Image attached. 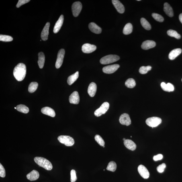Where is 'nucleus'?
<instances>
[{"instance_id": "nucleus-1", "label": "nucleus", "mask_w": 182, "mask_h": 182, "mask_svg": "<svg viewBox=\"0 0 182 182\" xmlns=\"http://www.w3.org/2000/svg\"><path fill=\"white\" fill-rule=\"evenodd\" d=\"M26 73V66L23 63H19L15 66L13 70V75L18 81L24 80Z\"/></svg>"}, {"instance_id": "nucleus-2", "label": "nucleus", "mask_w": 182, "mask_h": 182, "mask_svg": "<svg viewBox=\"0 0 182 182\" xmlns=\"http://www.w3.org/2000/svg\"><path fill=\"white\" fill-rule=\"evenodd\" d=\"M35 162L39 166L46 170H51L53 168L51 162L45 158L41 157H36L34 158Z\"/></svg>"}, {"instance_id": "nucleus-3", "label": "nucleus", "mask_w": 182, "mask_h": 182, "mask_svg": "<svg viewBox=\"0 0 182 182\" xmlns=\"http://www.w3.org/2000/svg\"><path fill=\"white\" fill-rule=\"evenodd\" d=\"M120 59V57L116 55H109L101 58L100 62L101 64H107L113 63Z\"/></svg>"}, {"instance_id": "nucleus-4", "label": "nucleus", "mask_w": 182, "mask_h": 182, "mask_svg": "<svg viewBox=\"0 0 182 182\" xmlns=\"http://www.w3.org/2000/svg\"><path fill=\"white\" fill-rule=\"evenodd\" d=\"M58 140L61 143L64 144L66 146H71L75 143L73 138L69 136H60L58 137Z\"/></svg>"}, {"instance_id": "nucleus-5", "label": "nucleus", "mask_w": 182, "mask_h": 182, "mask_svg": "<svg viewBox=\"0 0 182 182\" xmlns=\"http://www.w3.org/2000/svg\"><path fill=\"white\" fill-rule=\"evenodd\" d=\"M162 122L161 118L156 117H150L147 119L146 120V124L148 126L152 127V128L157 127L161 124Z\"/></svg>"}, {"instance_id": "nucleus-6", "label": "nucleus", "mask_w": 182, "mask_h": 182, "mask_svg": "<svg viewBox=\"0 0 182 182\" xmlns=\"http://www.w3.org/2000/svg\"><path fill=\"white\" fill-rule=\"evenodd\" d=\"M109 106V104L108 102L104 103L99 108L95 111L94 112L95 115L97 117H99L103 114H105L108 110Z\"/></svg>"}, {"instance_id": "nucleus-7", "label": "nucleus", "mask_w": 182, "mask_h": 182, "mask_svg": "<svg viewBox=\"0 0 182 182\" xmlns=\"http://www.w3.org/2000/svg\"><path fill=\"white\" fill-rule=\"evenodd\" d=\"M82 3L79 1H76L72 5V13L74 17H77L79 15L82 9Z\"/></svg>"}, {"instance_id": "nucleus-8", "label": "nucleus", "mask_w": 182, "mask_h": 182, "mask_svg": "<svg viewBox=\"0 0 182 182\" xmlns=\"http://www.w3.org/2000/svg\"><path fill=\"white\" fill-rule=\"evenodd\" d=\"M65 50L63 49H61L59 51L55 64V67L56 68H60L63 63Z\"/></svg>"}, {"instance_id": "nucleus-9", "label": "nucleus", "mask_w": 182, "mask_h": 182, "mask_svg": "<svg viewBox=\"0 0 182 182\" xmlns=\"http://www.w3.org/2000/svg\"><path fill=\"white\" fill-rule=\"evenodd\" d=\"M120 67L118 64H114L105 66L103 68L104 73L107 74H111L114 73Z\"/></svg>"}, {"instance_id": "nucleus-10", "label": "nucleus", "mask_w": 182, "mask_h": 182, "mask_svg": "<svg viewBox=\"0 0 182 182\" xmlns=\"http://www.w3.org/2000/svg\"><path fill=\"white\" fill-rule=\"evenodd\" d=\"M97 49V47L95 45L87 43L82 46V51L85 53H90L94 51Z\"/></svg>"}, {"instance_id": "nucleus-11", "label": "nucleus", "mask_w": 182, "mask_h": 182, "mask_svg": "<svg viewBox=\"0 0 182 182\" xmlns=\"http://www.w3.org/2000/svg\"><path fill=\"white\" fill-rule=\"evenodd\" d=\"M119 121L121 124L127 126H129L131 123L130 116L127 113H124L121 115L119 117Z\"/></svg>"}, {"instance_id": "nucleus-12", "label": "nucleus", "mask_w": 182, "mask_h": 182, "mask_svg": "<svg viewBox=\"0 0 182 182\" xmlns=\"http://www.w3.org/2000/svg\"><path fill=\"white\" fill-rule=\"evenodd\" d=\"M138 170L139 173L144 179H147L150 177V173L146 167L141 165L138 166Z\"/></svg>"}, {"instance_id": "nucleus-13", "label": "nucleus", "mask_w": 182, "mask_h": 182, "mask_svg": "<svg viewBox=\"0 0 182 182\" xmlns=\"http://www.w3.org/2000/svg\"><path fill=\"white\" fill-rule=\"evenodd\" d=\"M69 101L70 103L74 104H78L80 101L79 93L77 91L74 92L70 95Z\"/></svg>"}, {"instance_id": "nucleus-14", "label": "nucleus", "mask_w": 182, "mask_h": 182, "mask_svg": "<svg viewBox=\"0 0 182 182\" xmlns=\"http://www.w3.org/2000/svg\"><path fill=\"white\" fill-rule=\"evenodd\" d=\"M156 46V43L154 41L147 40L142 43L141 48L143 49L147 50L154 47Z\"/></svg>"}, {"instance_id": "nucleus-15", "label": "nucleus", "mask_w": 182, "mask_h": 182, "mask_svg": "<svg viewBox=\"0 0 182 182\" xmlns=\"http://www.w3.org/2000/svg\"><path fill=\"white\" fill-rule=\"evenodd\" d=\"M112 3L118 13L120 14L124 13L125 11L124 6L120 1L118 0H113Z\"/></svg>"}, {"instance_id": "nucleus-16", "label": "nucleus", "mask_w": 182, "mask_h": 182, "mask_svg": "<svg viewBox=\"0 0 182 182\" xmlns=\"http://www.w3.org/2000/svg\"><path fill=\"white\" fill-rule=\"evenodd\" d=\"M50 26V23L47 22L43 29L41 34V38L43 40L45 41L48 40Z\"/></svg>"}, {"instance_id": "nucleus-17", "label": "nucleus", "mask_w": 182, "mask_h": 182, "mask_svg": "<svg viewBox=\"0 0 182 182\" xmlns=\"http://www.w3.org/2000/svg\"><path fill=\"white\" fill-rule=\"evenodd\" d=\"M64 21V16L62 15L60 16L59 18L55 25L53 29V32L55 34H56L60 31L62 24H63Z\"/></svg>"}, {"instance_id": "nucleus-18", "label": "nucleus", "mask_w": 182, "mask_h": 182, "mask_svg": "<svg viewBox=\"0 0 182 182\" xmlns=\"http://www.w3.org/2000/svg\"><path fill=\"white\" fill-rule=\"evenodd\" d=\"M97 86L94 83H90L88 89V93L90 97H93L95 96L97 92Z\"/></svg>"}, {"instance_id": "nucleus-19", "label": "nucleus", "mask_w": 182, "mask_h": 182, "mask_svg": "<svg viewBox=\"0 0 182 182\" xmlns=\"http://www.w3.org/2000/svg\"><path fill=\"white\" fill-rule=\"evenodd\" d=\"M90 30L96 34H100L101 32V29L95 23H90L89 25Z\"/></svg>"}, {"instance_id": "nucleus-20", "label": "nucleus", "mask_w": 182, "mask_h": 182, "mask_svg": "<svg viewBox=\"0 0 182 182\" xmlns=\"http://www.w3.org/2000/svg\"><path fill=\"white\" fill-rule=\"evenodd\" d=\"M41 112L43 114L54 117L55 116V113L54 110L50 107H46L43 108L41 109Z\"/></svg>"}, {"instance_id": "nucleus-21", "label": "nucleus", "mask_w": 182, "mask_h": 182, "mask_svg": "<svg viewBox=\"0 0 182 182\" xmlns=\"http://www.w3.org/2000/svg\"><path fill=\"white\" fill-rule=\"evenodd\" d=\"M164 11L166 15L170 17L173 16L174 13L173 8L167 3L164 4Z\"/></svg>"}, {"instance_id": "nucleus-22", "label": "nucleus", "mask_w": 182, "mask_h": 182, "mask_svg": "<svg viewBox=\"0 0 182 182\" xmlns=\"http://www.w3.org/2000/svg\"><path fill=\"white\" fill-rule=\"evenodd\" d=\"M40 176L38 171L36 170H33L26 176L27 179L30 181H35L39 179Z\"/></svg>"}, {"instance_id": "nucleus-23", "label": "nucleus", "mask_w": 182, "mask_h": 182, "mask_svg": "<svg viewBox=\"0 0 182 182\" xmlns=\"http://www.w3.org/2000/svg\"><path fill=\"white\" fill-rule=\"evenodd\" d=\"M182 50L181 48L175 49L170 52L169 55V58L170 60H173L177 57L181 53Z\"/></svg>"}, {"instance_id": "nucleus-24", "label": "nucleus", "mask_w": 182, "mask_h": 182, "mask_svg": "<svg viewBox=\"0 0 182 182\" xmlns=\"http://www.w3.org/2000/svg\"><path fill=\"white\" fill-rule=\"evenodd\" d=\"M124 144L126 147L129 150L134 151L136 148V144L132 140L126 139L124 141Z\"/></svg>"}, {"instance_id": "nucleus-25", "label": "nucleus", "mask_w": 182, "mask_h": 182, "mask_svg": "<svg viewBox=\"0 0 182 182\" xmlns=\"http://www.w3.org/2000/svg\"><path fill=\"white\" fill-rule=\"evenodd\" d=\"M162 89L164 91L167 92L173 91L175 89L174 86L172 84L168 83L166 84L165 83H162L160 85Z\"/></svg>"}, {"instance_id": "nucleus-26", "label": "nucleus", "mask_w": 182, "mask_h": 182, "mask_svg": "<svg viewBox=\"0 0 182 182\" xmlns=\"http://www.w3.org/2000/svg\"><path fill=\"white\" fill-rule=\"evenodd\" d=\"M79 72H76L75 74L69 76L68 78L67 83L68 85H70L76 81L79 77Z\"/></svg>"}, {"instance_id": "nucleus-27", "label": "nucleus", "mask_w": 182, "mask_h": 182, "mask_svg": "<svg viewBox=\"0 0 182 182\" xmlns=\"http://www.w3.org/2000/svg\"><path fill=\"white\" fill-rule=\"evenodd\" d=\"M45 62V56L43 52H40L38 54V64L39 68H42L44 67Z\"/></svg>"}, {"instance_id": "nucleus-28", "label": "nucleus", "mask_w": 182, "mask_h": 182, "mask_svg": "<svg viewBox=\"0 0 182 182\" xmlns=\"http://www.w3.org/2000/svg\"><path fill=\"white\" fill-rule=\"evenodd\" d=\"M133 26L131 23H127L123 29V32L125 35H128L132 32Z\"/></svg>"}, {"instance_id": "nucleus-29", "label": "nucleus", "mask_w": 182, "mask_h": 182, "mask_svg": "<svg viewBox=\"0 0 182 182\" xmlns=\"http://www.w3.org/2000/svg\"><path fill=\"white\" fill-rule=\"evenodd\" d=\"M140 22L142 27L146 30H150L151 29V26L145 19L142 18L141 19Z\"/></svg>"}, {"instance_id": "nucleus-30", "label": "nucleus", "mask_w": 182, "mask_h": 182, "mask_svg": "<svg viewBox=\"0 0 182 182\" xmlns=\"http://www.w3.org/2000/svg\"><path fill=\"white\" fill-rule=\"evenodd\" d=\"M16 108V109L19 112L26 113V114L29 112V109L28 108L24 105H19L17 106Z\"/></svg>"}, {"instance_id": "nucleus-31", "label": "nucleus", "mask_w": 182, "mask_h": 182, "mask_svg": "<svg viewBox=\"0 0 182 182\" xmlns=\"http://www.w3.org/2000/svg\"><path fill=\"white\" fill-rule=\"evenodd\" d=\"M125 85L127 87L132 89L135 87L136 83L135 81L133 78H129V79L127 80L125 82Z\"/></svg>"}, {"instance_id": "nucleus-32", "label": "nucleus", "mask_w": 182, "mask_h": 182, "mask_svg": "<svg viewBox=\"0 0 182 182\" xmlns=\"http://www.w3.org/2000/svg\"><path fill=\"white\" fill-rule=\"evenodd\" d=\"M38 84L36 82H32L29 84L28 91L29 93H33L37 89Z\"/></svg>"}, {"instance_id": "nucleus-33", "label": "nucleus", "mask_w": 182, "mask_h": 182, "mask_svg": "<svg viewBox=\"0 0 182 182\" xmlns=\"http://www.w3.org/2000/svg\"><path fill=\"white\" fill-rule=\"evenodd\" d=\"M167 34L168 36L170 37H175L177 39H179L181 38V36L178 34L177 31L170 29L167 32Z\"/></svg>"}, {"instance_id": "nucleus-34", "label": "nucleus", "mask_w": 182, "mask_h": 182, "mask_svg": "<svg viewBox=\"0 0 182 182\" xmlns=\"http://www.w3.org/2000/svg\"><path fill=\"white\" fill-rule=\"evenodd\" d=\"M117 165L116 163L114 161L110 162L106 168L108 171L114 172L116 170Z\"/></svg>"}, {"instance_id": "nucleus-35", "label": "nucleus", "mask_w": 182, "mask_h": 182, "mask_svg": "<svg viewBox=\"0 0 182 182\" xmlns=\"http://www.w3.org/2000/svg\"><path fill=\"white\" fill-rule=\"evenodd\" d=\"M13 40L12 37L7 35H0V41L5 42H11Z\"/></svg>"}, {"instance_id": "nucleus-36", "label": "nucleus", "mask_w": 182, "mask_h": 182, "mask_svg": "<svg viewBox=\"0 0 182 182\" xmlns=\"http://www.w3.org/2000/svg\"><path fill=\"white\" fill-rule=\"evenodd\" d=\"M152 67L150 66H142L140 68L139 70V72L141 74H145L150 71V70H151Z\"/></svg>"}, {"instance_id": "nucleus-37", "label": "nucleus", "mask_w": 182, "mask_h": 182, "mask_svg": "<svg viewBox=\"0 0 182 182\" xmlns=\"http://www.w3.org/2000/svg\"><path fill=\"white\" fill-rule=\"evenodd\" d=\"M152 17L156 21L160 22H163L164 18L161 15L156 13H153L152 14Z\"/></svg>"}, {"instance_id": "nucleus-38", "label": "nucleus", "mask_w": 182, "mask_h": 182, "mask_svg": "<svg viewBox=\"0 0 182 182\" xmlns=\"http://www.w3.org/2000/svg\"><path fill=\"white\" fill-rule=\"evenodd\" d=\"M95 140L100 145L103 146L105 145V142L101 137L98 135H96L95 136Z\"/></svg>"}, {"instance_id": "nucleus-39", "label": "nucleus", "mask_w": 182, "mask_h": 182, "mask_svg": "<svg viewBox=\"0 0 182 182\" xmlns=\"http://www.w3.org/2000/svg\"><path fill=\"white\" fill-rule=\"evenodd\" d=\"M70 181L71 182H75L77 179L76 173L75 170H72L70 171Z\"/></svg>"}, {"instance_id": "nucleus-40", "label": "nucleus", "mask_w": 182, "mask_h": 182, "mask_svg": "<svg viewBox=\"0 0 182 182\" xmlns=\"http://www.w3.org/2000/svg\"><path fill=\"white\" fill-rule=\"evenodd\" d=\"M166 167V165L165 163H163L158 166L157 168V171L160 173H163L164 169Z\"/></svg>"}, {"instance_id": "nucleus-41", "label": "nucleus", "mask_w": 182, "mask_h": 182, "mask_svg": "<svg viewBox=\"0 0 182 182\" xmlns=\"http://www.w3.org/2000/svg\"><path fill=\"white\" fill-rule=\"evenodd\" d=\"M5 171L4 168L1 164H0V177H5Z\"/></svg>"}, {"instance_id": "nucleus-42", "label": "nucleus", "mask_w": 182, "mask_h": 182, "mask_svg": "<svg viewBox=\"0 0 182 182\" xmlns=\"http://www.w3.org/2000/svg\"><path fill=\"white\" fill-rule=\"evenodd\" d=\"M30 1V0H19L18 2V3L16 5V7L19 8L21 6L29 2Z\"/></svg>"}, {"instance_id": "nucleus-43", "label": "nucleus", "mask_w": 182, "mask_h": 182, "mask_svg": "<svg viewBox=\"0 0 182 182\" xmlns=\"http://www.w3.org/2000/svg\"><path fill=\"white\" fill-rule=\"evenodd\" d=\"M163 156L162 154H158L157 155L154 156L153 159L154 161H156L158 160H160L162 159Z\"/></svg>"}, {"instance_id": "nucleus-44", "label": "nucleus", "mask_w": 182, "mask_h": 182, "mask_svg": "<svg viewBox=\"0 0 182 182\" xmlns=\"http://www.w3.org/2000/svg\"><path fill=\"white\" fill-rule=\"evenodd\" d=\"M179 19L181 22L182 23V13L181 14L179 15Z\"/></svg>"}, {"instance_id": "nucleus-45", "label": "nucleus", "mask_w": 182, "mask_h": 182, "mask_svg": "<svg viewBox=\"0 0 182 182\" xmlns=\"http://www.w3.org/2000/svg\"><path fill=\"white\" fill-rule=\"evenodd\" d=\"M123 140H124V141H125V140H126V139H125V138H123Z\"/></svg>"}, {"instance_id": "nucleus-46", "label": "nucleus", "mask_w": 182, "mask_h": 182, "mask_svg": "<svg viewBox=\"0 0 182 182\" xmlns=\"http://www.w3.org/2000/svg\"><path fill=\"white\" fill-rule=\"evenodd\" d=\"M103 147H105V145L103 146Z\"/></svg>"}, {"instance_id": "nucleus-47", "label": "nucleus", "mask_w": 182, "mask_h": 182, "mask_svg": "<svg viewBox=\"0 0 182 182\" xmlns=\"http://www.w3.org/2000/svg\"><path fill=\"white\" fill-rule=\"evenodd\" d=\"M138 1H141V0H137Z\"/></svg>"}, {"instance_id": "nucleus-48", "label": "nucleus", "mask_w": 182, "mask_h": 182, "mask_svg": "<svg viewBox=\"0 0 182 182\" xmlns=\"http://www.w3.org/2000/svg\"></svg>"}]
</instances>
